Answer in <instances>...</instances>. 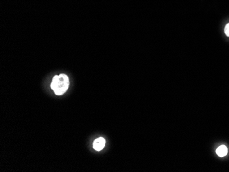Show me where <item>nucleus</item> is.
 Masks as SVG:
<instances>
[{
	"label": "nucleus",
	"instance_id": "obj_1",
	"mask_svg": "<svg viewBox=\"0 0 229 172\" xmlns=\"http://www.w3.org/2000/svg\"><path fill=\"white\" fill-rule=\"evenodd\" d=\"M69 86V79L66 74H60L55 76L51 83V89L54 90L56 95H60L65 93Z\"/></svg>",
	"mask_w": 229,
	"mask_h": 172
},
{
	"label": "nucleus",
	"instance_id": "obj_2",
	"mask_svg": "<svg viewBox=\"0 0 229 172\" xmlns=\"http://www.w3.org/2000/svg\"><path fill=\"white\" fill-rule=\"evenodd\" d=\"M106 143L105 139L103 137H99L96 139L93 142V147L97 151H101L104 148Z\"/></svg>",
	"mask_w": 229,
	"mask_h": 172
},
{
	"label": "nucleus",
	"instance_id": "obj_3",
	"mask_svg": "<svg viewBox=\"0 0 229 172\" xmlns=\"http://www.w3.org/2000/svg\"><path fill=\"white\" fill-rule=\"evenodd\" d=\"M228 153V149L225 145H221L216 150V154L220 157H224Z\"/></svg>",
	"mask_w": 229,
	"mask_h": 172
},
{
	"label": "nucleus",
	"instance_id": "obj_4",
	"mask_svg": "<svg viewBox=\"0 0 229 172\" xmlns=\"http://www.w3.org/2000/svg\"><path fill=\"white\" fill-rule=\"evenodd\" d=\"M224 32H225L226 35H227V37H229V24H227V25H226V26H225Z\"/></svg>",
	"mask_w": 229,
	"mask_h": 172
}]
</instances>
